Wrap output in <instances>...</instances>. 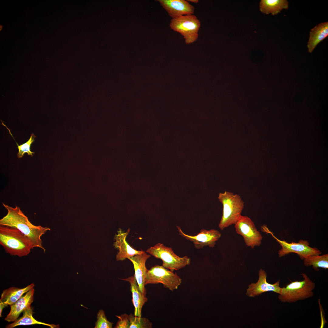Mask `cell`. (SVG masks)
Segmentation results:
<instances>
[{"label":"cell","mask_w":328,"mask_h":328,"mask_svg":"<svg viewBox=\"0 0 328 328\" xmlns=\"http://www.w3.org/2000/svg\"><path fill=\"white\" fill-rule=\"evenodd\" d=\"M2 204L7 210V213L0 220V225L8 226L18 229L30 240L33 248H40L45 253L46 250L43 245L41 237L48 231H50V229L32 224L17 206L13 207L3 203Z\"/></svg>","instance_id":"cell-1"},{"label":"cell","mask_w":328,"mask_h":328,"mask_svg":"<svg viewBox=\"0 0 328 328\" xmlns=\"http://www.w3.org/2000/svg\"><path fill=\"white\" fill-rule=\"evenodd\" d=\"M0 244L6 253L22 257L27 255L33 248L30 240L14 227L0 225Z\"/></svg>","instance_id":"cell-2"},{"label":"cell","mask_w":328,"mask_h":328,"mask_svg":"<svg viewBox=\"0 0 328 328\" xmlns=\"http://www.w3.org/2000/svg\"><path fill=\"white\" fill-rule=\"evenodd\" d=\"M300 275L303 278L301 281L291 282L281 288L278 298L281 302L288 303L296 302L312 297L316 284L304 273Z\"/></svg>","instance_id":"cell-3"},{"label":"cell","mask_w":328,"mask_h":328,"mask_svg":"<svg viewBox=\"0 0 328 328\" xmlns=\"http://www.w3.org/2000/svg\"><path fill=\"white\" fill-rule=\"evenodd\" d=\"M218 198L223 206L222 215L218 224V227L223 230L236 223L241 215L244 203L239 195L227 191L220 193Z\"/></svg>","instance_id":"cell-4"},{"label":"cell","mask_w":328,"mask_h":328,"mask_svg":"<svg viewBox=\"0 0 328 328\" xmlns=\"http://www.w3.org/2000/svg\"><path fill=\"white\" fill-rule=\"evenodd\" d=\"M146 252L162 261V266L170 270H178L190 265L191 259L187 256L180 257L176 255L172 248L158 243L148 248Z\"/></svg>","instance_id":"cell-5"},{"label":"cell","mask_w":328,"mask_h":328,"mask_svg":"<svg viewBox=\"0 0 328 328\" xmlns=\"http://www.w3.org/2000/svg\"><path fill=\"white\" fill-rule=\"evenodd\" d=\"M200 26V21L193 15L172 19L169 25L172 30L183 36L187 44L192 43L197 40Z\"/></svg>","instance_id":"cell-6"},{"label":"cell","mask_w":328,"mask_h":328,"mask_svg":"<svg viewBox=\"0 0 328 328\" xmlns=\"http://www.w3.org/2000/svg\"><path fill=\"white\" fill-rule=\"evenodd\" d=\"M181 283V279L173 271L157 265L148 270L145 285L162 283L164 287L173 292L177 289Z\"/></svg>","instance_id":"cell-7"},{"label":"cell","mask_w":328,"mask_h":328,"mask_svg":"<svg viewBox=\"0 0 328 328\" xmlns=\"http://www.w3.org/2000/svg\"><path fill=\"white\" fill-rule=\"evenodd\" d=\"M261 228L263 232L271 234L281 246L282 248L278 251L279 257L284 256L291 253H294L297 254L300 259L303 260L311 255H319L321 253V252L317 248L310 247L309 243L307 240L300 239L297 243L292 242L289 243L286 241H282L277 238L267 227L263 226L261 227Z\"/></svg>","instance_id":"cell-8"},{"label":"cell","mask_w":328,"mask_h":328,"mask_svg":"<svg viewBox=\"0 0 328 328\" xmlns=\"http://www.w3.org/2000/svg\"><path fill=\"white\" fill-rule=\"evenodd\" d=\"M234 227L236 233L243 237L247 246L253 249L260 245L262 236L249 217L241 215L234 224Z\"/></svg>","instance_id":"cell-9"},{"label":"cell","mask_w":328,"mask_h":328,"mask_svg":"<svg viewBox=\"0 0 328 328\" xmlns=\"http://www.w3.org/2000/svg\"><path fill=\"white\" fill-rule=\"evenodd\" d=\"M176 227L179 234L192 242L195 248L197 249L202 248L207 246L210 248H214L221 235L219 231L214 229L209 230L202 229L196 235L191 236L185 234L180 227L178 226Z\"/></svg>","instance_id":"cell-10"},{"label":"cell","mask_w":328,"mask_h":328,"mask_svg":"<svg viewBox=\"0 0 328 328\" xmlns=\"http://www.w3.org/2000/svg\"><path fill=\"white\" fill-rule=\"evenodd\" d=\"M258 276V279L256 283H252L248 285L246 293L247 296L254 297L268 291H272L278 294L280 293L281 287L279 286L280 280L273 284L268 282L266 280L267 273L261 268L259 271Z\"/></svg>","instance_id":"cell-11"},{"label":"cell","mask_w":328,"mask_h":328,"mask_svg":"<svg viewBox=\"0 0 328 328\" xmlns=\"http://www.w3.org/2000/svg\"><path fill=\"white\" fill-rule=\"evenodd\" d=\"M158 2L172 19L193 15L195 7L187 0H158Z\"/></svg>","instance_id":"cell-12"},{"label":"cell","mask_w":328,"mask_h":328,"mask_svg":"<svg viewBox=\"0 0 328 328\" xmlns=\"http://www.w3.org/2000/svg\"><path fill=\"white\" fill-rule=\"evenodd\" d=\"M129 228L126 232L122 231L120 228L118 231V234H115L114 239L115 241L114 244L115 248L119 250L116 256L117 261H122L126 258L134 256L135 255L140 254L145 251L142 250L138 251L133 248L127 242L126 237L130 232Z\"/></svg>","instance_id":"cell-13"},{"label":"cell","mask_w":328,"mask_h":328,"mask_svg":"<svg viewBox=\"0 0 328 328\" xmlns=\"http://www.w3.org/2000/svg\"><path fill=\"white\" fill-rule=\"evenodd\" d=\"M150 255L145 252L140 254L135 255L128 258L132 263L135 270L134 275L139 289L142 294L146 296V290L145 282L148 271L145 265L147 260Z\"/></svg>","instance_id":"cell-14"},{"label":"cell","mask_w":328,"mask_h":328,"mask_svg":"<svg viewBox=\"0 0 328 328\" xmlns=\"http://www.w3.org/2000/svg\"><path fill=\"white\" fill-rule=\"evenodd\" d=\"M34 288L31 289L10 306V312L5 320L9 322H14L17 320L22 312L31 306L34 300Z\"/></svg>","instance_id":"cell-15"},{"label":"cell","mask_w":328,"mask_h":328,"mask_svg":"<svg viewBox=\"0 0 328 328\" xmlns=\"http://www.w3.org/2000/svg\"><path fill=\"white\" fill-rule=\"evenodd\" d=\"M121 279L128 282L130 284V290L132 295V302L134 307V315L141 317L142 307L148 299L142 293L135 277L134 275L125 278Z\"/></svg>","instance_id":"cell-16"},{"label":"cell","mask_w":328,"mask_h":328,"mask_svg":"<svg viewBox=\"0 0 328 328\" xmlns=\"http://www.w3.org/2000/svg\"><path fill=\"white\" fill-rule=\"evenodd\" d=\"M35 284L32 283L23 288L12 287L3 291L0 299V303L5 306H11L18 300L24 294L33 288Z\"/></svg>","instance_id":"cell-17"},{"label":"cell","mask_w":328,"mask_h":328,"mask_svg":"<svg viewBox=\"0 0 328 328\" xmlns=\"http://www.w3.org/2000/svg\"><path fill=\"white\" fill-rule=\"evenodd\" d=\"M328 36V22L321 23L312 28L307 47L309 53H312L317 45Z\"/></svg>","instance_id":"cell-18"},{"label":"cell","mask_w":328,"mask_h":328,"mask_svg":"<svg viewBox=\"0 0 328 328\" xmlns=\"http://www.w3.org/2000/svg\"><path fill=\"white\" fill-rule=\"evenodd\" d=\"M33 308L31 306L23 312V315L18 318L13 323L8 324L6 326V328H13L20 325H30L35 324H40L48 326L51 328H59L58 325L49 324L42 322L36 320L32 316Z\"/></svg>","instance_id":"cell-19"},{"label":"cell","mask_w":328,"mask_h":328,"mask_svg":"<svg viewBox=\"0 0 328 328\" xmlns=\"http://www.w3.org/2000/svg\"><path fill=\"white\" fill-rule=\"evenodd\" d=\"M260 10L262 13L266 14H272L276 15L283 9L289 7L288 1L286 0H261L260 2Z\"/></svg>","instance_id":"cell-20"},{"label":"cell","mask_w":328,"mask_h":328,"mask_svg":"<svg viewBox=\"0 0 328 328\" xmlns=\"http://www.w3.org/2000/svg\"><path fill=\"white\" fill-rule=\"evenodd\" d=\"M304 264L306 266H312L316 271H318V268L325 269L328 268V254L322 255H313L304 259Z\"/></svg>","instance_id":"cell-21"},{"label":"cell","mask_w":328,"mask_h":328,"mask_svg":"<svg viewBox=\"0 0 328 328\" xmlns=\"http://www.w3.org/2000/svg\"><path fill=\"white\" fill-rule=\"evenodd\" d=\"M130 322L129 328H151L152 323L145 317L135 316L132 313L129 315Z\"/></svg>","instance_id":"cell-22"},{"label":"cell","mask_w":328,"mask_h":328,"mask_svg":"<svg viewBox=\"0 0 328 328\" xmlns=\"http://www.w3.org/2000/svg\"><path fill=\"white\" fill-rule=\"evenodd\" d=\"M7 128L9 130L10 134L11 135L17 145L18 148L19 149V152L17 154L18 158H22L25 153H27L29 155H30L31 156H32L35 152H32L30 148L32 143L35 141L34 138L36 137V136L33 134L32 133L29 139L26 142L19 145L13 137L10 130L8 128Z\"/></svg>","instance_id":"cell-23"},{"label":"cell","mask_w":328,"mask_h":328,"mask_svg":"<svg viewBox=\"0 0 328 328\" xmlns=\"http://www.w3.org/2000/svg\"><path fill=\"white\" fill-rule=\"evenodd\" d=\"M97 320L95 323V328H112L113 323L108 321L105 316L104 311L100 309L97 314Z\"/></svg>","instance_id":"cell-24"},{"label":"cell","mask_w":328,"mask_h":328,"mask_svg":"<svg viewBox=\"0 0 328 328\" xmlns=\"http://www.w3.org/2000/svg\"><path fill=\"white\" fill-rule=\"evenodd\" d=\"M118 319L115 328H129L130 322L129 320V316L126 314H122L120 316H116Z\"/></svg>","instance_id":"cell-25"},{"label":"cell","mask_w":328,"mask_h":328,"mask_svg":"<svg viewBox=\"0 0 328 328\" xmlns=\"http://www.w3.org/2000/svg\"><path fill=\"white\" fill-rule=\"evenodd\" d=\"M6 307L3 304L0 303V317H2V313L3 308Z\"/></svg>","instance_id":"cell-26"},{"label":"cell","mask_w":328,"mask_h":328,"mask_svg":"<svg viewBox=\"0 0 328 328\" xmlns=\"http://www.w3.org/2000/svg\"><path fill=\"white\" fill-rule=\"evenodd\" d=\"M187 1L189 2H190L195 3H197L199 2L198 0H187Z\"/></svg>","instance_id":"cell-27"}]
</instances>
